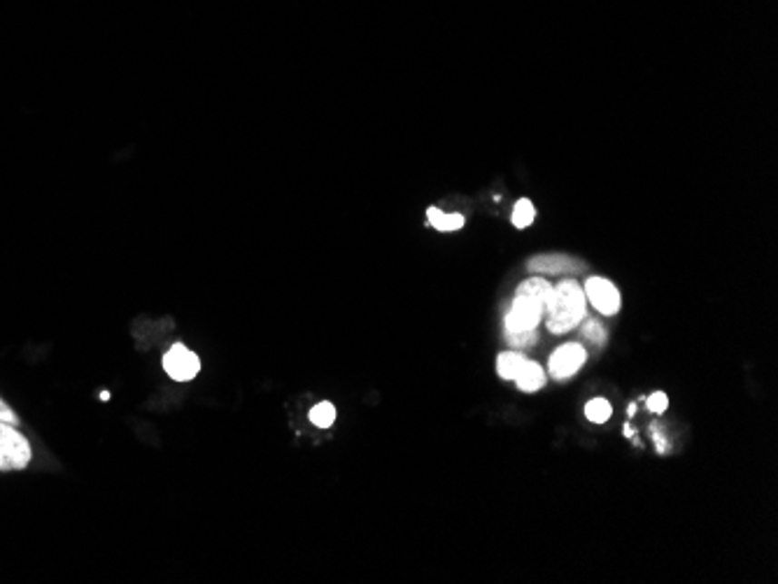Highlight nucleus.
I'll return each instance as SVG.
<instances>
[{"label":"nucleus","mask_w":778,"mask_h":584,"mask_svg":"<svg viewBox=\"0 0 778 584\" xmlns=\"http://www.w3.org/2000/svg\"><path fill=\"white\" fill-rule=\"evenodd\" d=\"M586 291L574 279H564L553 287L550 300L546 303V324L553 333H569L586 316Z\"/></svg>","instance_id":"nucleus-1"},{"label":"nucleus","mask_w":778,"mask_h":584,"mask_svg":"<svg viewBox=\"0 0 778 584\" xmlns=\"http://www.w3.org/2000/svg\"><path fill=\"white\" fill-rule=\"evenodd\" d=\"M33 450L16 423L0 422V472L24 471L31 463Z\"/></svg>","instance_id":"nucleus-2"},{"label":"nucleus","mask_w":778,"mask_h":584,"mask_svg":"<svg viewBox=\"0 0 778 584\" xmlns=\"http://www.w3.org/2000/svg\"><path fill=\"white\" fill-rule=\"evenodd\" d=\"M543 312L546 307L541 303L532 298H525V296H516L513 303H510V310L504 316V326L506 333H527L534 331L538 326V322L543 319Z\"/></svg>","instance_id":"nucleus-3"},{"label":"nucleus","mask_w":778,"mask_h":584,"mask_svg":"<svg viewBox=\"0 0 778 584\" xmlns=\"http://www.w3.org/2000/svg\"><path fill=\"white\" fill-rule=\"evenodd\" d=\"M163 370L175 382H189L201 373V359L184 345H172L163 354Z\"/></svg>","instance_id":"nucleus-4"},{"label":"nucleus","mask_w":778,"mask_h":584,"mask_svg":"<svg viewBox=\"0 0 778 584\" xmlns=\"http://www.w3.org/2000/svg\"><path fill=\"white\" fill-rule=\"evenodd\" d=\"M586 298L590 300L592 306L601 312V315H616L620 310V291L616 289L613 282L604 277H590L586 282Z\"/></svg>","instance_id":"nucleus-5"},{"label":"nucleus","mask_w":778,"mask_h":584,"mask_svg":"<svg viewBox=\"0 0 778 584\" xmlns=\"http://www.w3.org/2000/svg\"><path fill=\"white\" fill-rule=\"evenodd\" d=\"M586 349H583V345L578 343H566L562 345L559 349H555L553 356H550V373H553L557 380H564V377H571L574 373H578L580 368H583V364H586Z\"/></svg>","instance_id":"nucleus-6"},{"label":"nucleus","mask_w":778,"mask_h":584,"mask_svg":"<svg viewBox=\"0 0 778 584\" xmlns=\"http://www.w3.org/2000/svg\"><path fill=\"white\" fill-rule=\"evenodd\" d=\"M529 270L537 273H566V270H583V263L562 254H547V257H537L529 261Z\"/></svg>","instance_id":"nucleus-7"},{"label":"nucleus","mask_w":778,"mask_h":584,"mask_svg":"<svg viewBox=\"0 0 778 584\" xmlns=\"http://www.w3.org/2000/svg\"><path fill=\"white\" fill-rule=\"evenodd\" d=\"M516 384L520 386L522 392H538L543 384H546V373L538 364L534 361H525V365L520 368L516 377Z\"/></svg>","instance_id":"nucleus-8"},{"label":"nucleus","mask_w":778,"mask_h":584,"mask_svg":"<svg viewBox=\"0 0 778 584\" xmlns=\"http://www.w3.org/2000/svg\"><path fill=\"white\" fill-rule=\"evenodd\" d=\"M550 294H553V285L546 282L543 277H529L527 282H522L516 291V296H525V298L537 300L543 307H546V303L550 300Z\"/></svg>","instance_id":"nucleus-9"},{"label":"nucleus","mask_w":778,"mask_h":584,"mask_svg":"<svg viewBox=\"0 0 778 584\" xmlns=\"http://www.w3.org/2000/svg\"><path fill=\"white\" fill-rule=\"evenodd\" d=\"M525 361L527 359L520 352H504L499 359H497V370H499V375L504 377V380H516L520 368L525 365Z\"/></svg>","instance_id":"nucleus-10"},{"label":"nucleus","mask_w":778,"mask_h":584,"mask_svg":"<svg viewBox=\"0 0 778 584\" xmlns=\"http://www.w3.org/2000/svg\"><path fill=\"white\" fill-rule=\"evenodd\" d=\"M429 224L438 231H459L464 226L462 215H446L438 208H429Z\"/></svg>","instance_id":"nucleus-11"},{"label":"nucleus","mask_w":778,"mask_h":584,"mask_svg":"<svg viewBox=\"0 0 778 584\" xmlns=\"http://www.w3.org/2000/svg\"><path fill=\"white\" fill-rule=\"evenodd\" d=\"M310 422L315 423V426H320V429H329V426L336 422V408L327 401L317 403L315 408L310 410Z\"/></svg>","instance_id":"nucleus-12"},{"label":"nucleus","mask_w":778,"mask_h":584,"mask_svg":"<svg viewBox=\"0 0 778 584\" xmlns=\"http://www.w3.org/2000/svg\"><path fill=\"white\" fill-rule=\"evenodd\" d=\"M534 217H537V209H534L532 200H517L516 208H513V226H517V229H527V226L532 224Z\"/></svg>","instance_id":"nucleus-13"},{"label":"nucleus","mask_w":778,"mask_h":584,"mask_svg":"<svg viewBox=\"0 0 778 584\" xmlns=\"http://www.w3.org/2000/svg\"><path fill=\"white\" fill-rule=\"evenodd\" d=\"M611 403L604 401V398H595L586 405V417L595 423H604L611 419Z\"/></svg>","instance_id":"nucleus-14"},{"label":"nucleus","mask_w":778,"mask_h":584,"mask_svg":"<svg viewBox=\"0 0 778 584\" xmlns=\"http://www.w3.org/2000/svg\"><path fill=\"white\" fill-rule=\"evenodd\" d=\"M645 405H648L650 413H665L666 405H669V398H666V394L657 392V394H653L648 401H645Z\"/></svg>","instance_id":"nucleus-15"},{"label":"nucleus","mask_w":778,"mask_h":584,"mask_svg":"<svg viewBox=\"0 0 778 584\" xmlns=\"http://www.w3.org/2000/svg\"><path fill=\"white\" fill-rule=\"evenodd\" d=\"M508 343L513 345V347H529V345H534V331L508 333Z\"/></svg>","instance_id":"nucleus-16"},{"label":"nucleus","mask_w":778,"mask_h":584,"mask_svg":"<svg viewBox=\"0 0 778 584\" xmlns=\"http://www.w3.org/2000/svg\"><path fill=\"white\" fill-rule=\"evenodd\" d=\"M583 333H586V338L592 340V343H595V345L604 343V328H601L596 322H587L586 324V331H583Z\"/></svg>","instance_id":"nucleus-17"},{"label":"nucleus","mask_w":778,"mask_h":584,"mask_svg":"<svg viewBox=\"0 0 778 584\" xmlns=\"http://www.w3.org/2000/svg\"><path fill=\"white\" fill-rule=\"evenodd\" d=\"M0 422H7V423H19V414L15 413V410L7 405L3 398H0Z\"/></svg>","instance_id":"nucleus-18"}]
</instances>
